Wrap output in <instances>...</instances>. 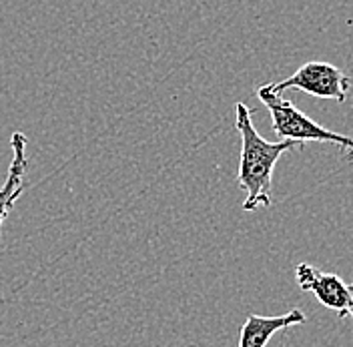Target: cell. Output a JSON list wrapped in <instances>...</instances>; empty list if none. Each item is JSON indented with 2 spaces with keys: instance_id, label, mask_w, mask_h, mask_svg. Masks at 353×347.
<instances>
[{
  "instance_id": "obj_1",
  "label": "cell",
  "mask_w": 353,
  "mask_h": 347,
  "mask_svg": "<svg viewBox=\"0 0 353 347\" xmlns=\"http://www.w3.org/2000/svg\"><path fill=\"white\" fill-rule=\"evenodd\" d=\"M235 127L241 135V161L237 183L247 193L243 201V209L255 211L259 207H269L273 203V169L277 161L285 152L295 151L297 147L301 149V143H269L257 132L251 121V110L245 103L235 105Z\"/></svg>"
},
{
  "instance_id": "obj_2",
  "label": "cell",
  "mask_w": 353,
  "mask_h": 347,
  "mask_svg": "<svg viewBox=\"0 0 353 347\" xmlns=\"http://www.w3.org/2000/svg\"><path fill=\"white\" fill-rule=\"evenodd\" d=\"M257 97L271 112L273 130L281 141H295V143H333L339 145L347 152V159H353V139L341 132L325 129L313 119H309L303 110H299L291 101L283 99L279 92H275L269 85L257 88Z\"/></svg>"
},
{
  "instance_id": "obj_3",
  "label": "cell",
  "mask_w": 353,
  "mask_h": 347,
  "mask_svg": "<svg viewBox=\"0 0 353 347\" xmlns=\"http://www.w3.org/2000/svg\"><path fill=\"white\" fill-rule=\"evenodd\" d=\"M275 92H283L289 88L307 92L315 99H325V101H335V103H345L350 90H352V81L347 75L331 63L323 61H311L303 65L299 70H295L285 81L269 85Z\"/></svg>"
},
{
  "instance_id": "obj_4",
  "label": "cell",
  "mask_w": 353,
  "mask_h": 347,
  "mask_svg": "<svg viewBox=\"0 0 353 347\" xmlns=\"http://www.w3.org/2000/svg\"><path fill=\"white\" fill-rule=\"evenodd\" d=\"M295 279L299 289L315 293L319 304L339 317H353V291L339 275L323 273L309 263H299L295 267Z\"/></svg>"
},
{
  "instance_id": "obj_5",
  "label": "cell",
  "mask_w": 353,
  "mask_h": 347,
  "mask_svg": "<svg viewBox=\"0 0 353 347\" xmlns=\"http://www.w3.org/2000/svg\"><path fill=\"white\" fill-rule=\"evenodd\" d=\"M305 321L307 317L301 309H291L285 315H273V317L251 313L241 327L239 347H267L277 331L293 326H303Z\"/></svg>"
},
{
  "instance_id": "obj_6",
  "label": "cell",
  "mask_w": 353,
  "mask_h": 347,
  "mask_svg": "<svg viewBox=\"0 0 353 347\" xmlns=\"http://www.w3.org/2000/svg\"><path fill=\"white\" fill-rule=\"evenodd\" d=\"M12 147V161L6 173V181L0 187V227L2 221L6 219L8 211L12 209L14 201L21 197L24 189V175L28 169V159H26V137L22 132H14L10 139Z\"/></svg>"
},
{
  "instance_id": "obj_7",
  "label": "cell",
  "mask_w": 353,
  "mask_h": 347,
  "mask_svg": "<svg viewBox=\"0 0 353 347\" xmlns=\"http://www.w3.org/2000/svg\"><path fill=\"white\" fill-rule=\"evenodd\" d=\"M350 287H352V291H353V285H350Z\"/></svg>"
}]
</instances>
